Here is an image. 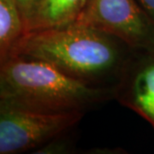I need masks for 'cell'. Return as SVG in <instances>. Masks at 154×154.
Instances as JSON below:
<instances>
[{
    "label": "cell",
    "mask_w": 154,
    "mask_h": 154,
    "mask_svg": "<svg viewBox=\"0 0 154 154\" xmlns=\"http://www.w3.org/2000/svg\"><path fill=\"white\" fill-rule=\"evenodd\" d=\"M106 95L43 60L14 55L0 65V99L33 111L82 112Z\"/></svg>",
    "instance_id": "cell-1"
},
{
    "label": "cell",
    "mask_w": 154,
    "mask_h": 154,
    "mask_svg": "<svg viewBox=\"0 0 154 154\" xmlns=\"http://www.w3.org/2000/svg\"><path fill=\"white\" fill-rule=\"evenodd\" d=\"M16 55L43 60L86 82L108 74L120 62L115 38L78 22L28 32Z\"/></svg>",
    "instance_id": "cell-2"
},
{
    "label": "cell",
    "mask_w": 154,
    "mask_h": 154,
    "mask_svg": "<svg viewBox=\"0 0 154 154\" xmlns=\"http://www.w3.org/2000/svg\"><path fill=\"white\" fill-rule=\"evenodd\" d=\"M81 117L80 111L42 113L0 99V154L43 145L75 125Z\"/></svg>",
    "instance_id": "cell-3"
},
{
    "label": "cell",
    "mask_w": 154,
    "mask_h": 154,
    "mask_svg": "<svg viewBox=\"0 0 154 154\" xmlns=\"http://www.w3.org/2000/svg\"><path fill=\"white\" fill-rule=\"evenodd\" d=\"M75 22L93 27L129 47L154 49V24L136 0H88Z\"/></svg>",
    "instance_id": "cell-4"
},
{
    "label": "cell",
    "mask_w": 154,
    "mask_h": 154,
    "mask_svg": "<svg viewBox=\"0 0 154 154\" xmlns=\"http://www.w3.org/2000/svg\"><path fill=\"white\" fill-rule=\"evenodd\" d=\"M136 66L127 81L121 103L143 117L154 128V49Z\"/></svg>",
    "instance_id": "cell-5"
},
{
    "label": "cell",
    "mask_w": 154,
    "mask_h": 154,
    "mask_svg": "<svg viewBox=\"0 0 154 154\" xmlns=\"http://www.w3.org/2000/svg\"><path fill=\"white\" fill-rule=\"evenodd\" d=\"M88 0H37L26 18L27 31L65 26L75 22Z\"/></svg>",
    "instance_id": "cell-6"
},
{
    "label": "cell",
    "mask_w": 154,
    "mask_h": 154,
    "mask_svg": "<svg viewBox=\"0 0 154 154\" xmlns=\"http://www.w3.org/2000/svg\"><path fill=\"white\" fill-rule=\"evenodd\" d=\"M27 33L25 18L14 0H0V65L16 55Z\"/></svg>",
    "instance_id": "cell-7"
},
{
    "label": "cell",
    "mask_w": 154,
    "mask_h": 154,
    "mask_svg": "<svg viewBox=\"0 0 154 154\" xmlns=\"http://www.w3.org/2000/svg\"><path fill=\"white\" fill-rule=\"evenodd\" d=\"M55 138L51 139L50 141L43 144V147L39 149V151H36L35 153H64L68 150V144L65 141H59L54 140Z\"/></svg>",
    "instance_id": "cell-8"
},
{
    "label": "cell",
    "mask_w": 154,
    "mask_h": 154,
    "mask_svg": "<svg viewBox=\"0 0 154 154\" xmlns=\"http://www.w3.org/2000/svg\"><path fill=\"white\" fill-rule=\"evenodd\" d=\"M36 1H37V0H14V2L17 4L18 8L22 12L23 16L25 18V22H26V18L28 17L30 11L32 10L33 6H34Z\"/></svg>",
    "instance_id": "cell-9"
},
{
    "label": "cell",
    "mask_w": 154,
    "mask_h": 154,
    "mask_svg": "<svg viewBox=\"0 0 154 154\" xmlns=\"http://www.w3.org/2000/svg\"><path fill=\"white\" fill-rule=\"evenodd\" d=\"M136 1L154 24V0H136Z\"/></svg>",
    "instance_id": "cell-10"
}]
</instances>
